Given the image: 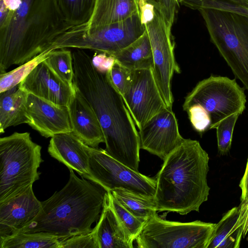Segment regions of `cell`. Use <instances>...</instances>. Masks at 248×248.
Returning <instances> with one entry per match:
<instances>
[{"label": "cell", "instance_id": "obj_35", "mask_svg": "<svg viewBox=\"0 0 248 248\" xmlns=\"http://www.w3.org/2000/svg\"><path fill=\"white\" fill-rule=\"evenodd\" d=\"M162 15L167 25L171 28L179 7L178 0H147Z\"/></svg>", "mask_w": 248, "mask_h": 248}, {"label": "cell", "instance_id": "obj_13", "mask_svg": "<svg viewBox=\"0 0 248 248\" xmlns=\"http://www.w3.org/2000/svg\"><path fill=\"white\" fill-rule=\"evenodd\" d=\"M140 149L163 160L184 139L181 135L177 119L172 108H165L153 116L138 131Z\"/></svg>", "mask_w": 248, "mask_h": 248}, {"label": "cell", "instance_id": "obj_30", "mask_svg": "<svg viewBox=\"0 0 248 248\" xmlns=\"http://www.w3.org/2000/svg\"><path fill=\"white\" fill-rule=\"evenodd\" d=\"M107 195L109 202L119 220L129 235L135 240L145 222L136 217L120 204L110 191H108Z\"/></svg>", "mask_w": 248, "mask_h": 248}, {"label": "cell", "instance_id": "obj_7", "mask_svg": "<svg viewBox=\"0 0 248 248\" xmlns=\"http://www.w3.org/2000/svg\"><path fill=\"white\" fill-rule=\"evenodd\" d=\"M146 27L140 13L120 21L84 28L81 25L70 27L60 35L46 50L73 48L90 49L109 55L121 51L141 36Z\"/></svg>", "mask_w": 248, "mask_h": 248}, {"label": "cell", "instance_id": "obj_40", "mask_svg": "<svg viewBox=\"0 0 248 248\" xmlns=\"http://www.w3.org/2000/svg\"><path fill=\"white\" fill-rule=\"evenodd\" d=\"M4 5L10 11L15 12L21 4V0H0Z\"/></svg>", "mask_w": 248, "mask_h": 248}, {"label": "cell", "instance_id": "obj_11", "mask_svg": "<svg viewBox=\"0 0 248 248\" xmlns=\"http://www.w3.org/2000/svg\"><path fill=\"white\" fill-rule=\"evenodd\" d=\"M145 26L152 47L155 80L167 107L172 108L174 99L171 80L174 73H180V69L174 57L171 28L155 8L154 19Z\"/></svg>", "mask_w": 248, "mask_h": 248}, {"label": "cell", "instance_id": "obj_17", "mask_svg": "<svg viewBox=\"0 0 248 248\" xmlns=\"http://www.w3.org/2000/svg\"><path fill=\"white\" fill-rule=\"evenodd\" d=\"M72 133L86 145L98 148L105 138L98 118L86 99L75 89L68 106Z\"/></svg>", "mask_w": 248, "mask_h": 248}, {"label": "cell", "instance_id": "obj_4", "mask_svg": "<svg viewBox=\"0 0 248 248\" xmlns=\"http://www.w3.org/2000/svg\"><path fill=\"white\" fill-rule=\"evenodd\" d=\"M69 170L66 185L41 202L37 216L16 233L44 232L66 239L92 231V225L99 218L108 191Z\"/></svg>", "mask_w": 248, "mask_h": 248}, {"label": "cell", "instance_id": "obj_12", "mask_svg": "<svg viewBox=\"0 0 248 248\" xmlns=\"http://www.w3.org/2000/svg\"><path fill=\"white\" fill-rule=\"evenodd\" d=\"M123 100L139 129L167 107L155 80L152 67L132 70Z\"/></svg>", "mask_w": 248, "mask_h": 248}, {"label": "cell", "instance_id": "obj_6", "mask_svg": "<svg viewBox=\"0 0 248 248\" xmlns=\"http://www.w3.org/2000/svg\"><path fill=\"white\" fill-rule=\"evenodd\" d=\"M198 11L211 42L248 91V17L213 9Z\"/></svg>", "mask_w": 248, "mask_h": 248}, {"label": "cell", "instance_id": "obj_16", "mask_svg": "<svg viewBox=\"0 0 248 248\" xmlns=\"http://www.w3.org/2000/svg\"><path fill=\"white\" fill-rule=\"evenodd\" d=\"M28 93L55 104L67 106L75 93L71 87L62 79L43 61L19 84Z\"/></svg>", "mask_w": 248, "mask_h": 248}, {"label": "cell", "instance_id": "obj_20", "mask_svg": "<svg viewBox=\"0 0 248 248\" xmlns=\"http://www.w3.org/2000/svg\"><path fill=\"white\" fill-rule=\"evenodd\" d=\"M140 0H96L90 20L79 25L84 28L108 24L140 13Z\"/></svg>", "mask_w": 248, "mask_h": 248}, {"label": "cell", "instance_id": "obj_29", "mask_svg": "<svg viewBox=\"0 0 248 248\" xmlns=\"http://www.w3.org/2000/svg\"><path fill=\"white\" fill-rule=\"evenodd\" d=\"M182 5L194 10L209 9L248 17V7L229 0H182Z\"/></svg>", "mask_w": 248, "mask_h": 248}, {"label": "cell", "instance_id": "obj_38", "mask_svg": "<svg viewBox=\"0 0 248 248\" xmlns=\"http://www.w3.org/2000/svg\"><path fill=\"white\" fill-rule=\"evenodd\" d=\"M155 6L147 2L140 8V17L141 23L145 25L152 21L155 17Z\"/></svg>", "mask_w": 248, "mask_h": 248}, {"label": "cell", "instance_id": "obj_41", "mask_svg": "<svg viewBox=\"0 0 248 248\" xmlns=\"http://www.w3.org/2000/svg\"><path fill=\"white\" fill-rule=\"evenodd\" d=\"M232 2L248 7V0H229Z\"/></svg>", "mask_w": 248, "mask_h": 248}, {"label": "cell", "instance_id": "obj_9", "mask_svg": "<svg viewBox=\"0 0 248 248\" xmlns=\"http://www.w3.org/2000/svg\"><path fill=\"white\" fill-rule=\"evenodd\" d=\"M246 101L244 89L235 79L212 75L197 84L185 97L183 108L186 111L193 104L201 105L210 117L211 129L228 116L241 114Z\"/></svg>", "mask_w": 248, "mask_h": 248}, {"label": "cell", "instance_id": "obj_34", "mask_svg": "<svg viewBox=\"0 0 248 248\" xmlns=\"http://www.w3.org/2000/svg\"><path fill=\"white\" fill-rule=\"evenodd\" d=\"M131 70L122 66L116 61L111 68L108 71L109 78L122 96L124 93L128 85Z\"/></svg>", "mask_w": 248, "mask_h": 248}, {"label": "cell", "instance_id": "obj_1", "mask_svg": "<svg viewBox=\"0 0 248 248\" xmlns=\"http://www.w3.org/2000/svg\"><path fill=\"white\" fill-rule=\"evenodd\" d=\"M74 88L95 113L105 138L106 153L136 171L140 162V138L123 97L108 71H99L83 49L72 52Z\"/></svg>", "mask_w": 248, "mask_h": 248}, {"label": "cell", "instance_id": "obj_24", "mask_svg": "<svg viewBox=\"0 0 248 248\" xmlns=\"http://www.w3.org/2000/svg\"><path fill=\"white\" fill-rule=\"evenodd\" d=\"M63 239L44 232H18L0 240V248H61Z\"/></svg>", "mask_w": 248, "mask_h": 248}, {"label": "cell", "instance_id": "obj_22", "mask_svg": "<svg viewBox=\"0 0 248 248\" xmlns=\"http://www.w3.org/2000/svg\"><path fill=\"white\" fill-rule=\"evenodd\" d=\"M239 206L228 211L216 225L206 248H238L243 230L236 224L239 216Z\"/></svg>", "mask_w": 248, "mask_h": 248}, {"label": "cell", "instance_id": "obj_28", "mask_svg": "<svg viewBox=\"0 0 248 248\" xmlns=\"http://www.w3.org/2000/svg\"><path fill=\"white\" fill-rule=\"evenodd\" d=\"M48 51H44L31 60L8 72L0 74V93L19 84L47 57Z\"/></svg>", "mask_w": 248, "mask_h": 248}, {"label": "cell", "instance_id": "obj_37", "mask_svg": "<svg viewBox=\"0 0 248 248\" xmlns=\"http://www.w3.org/2000/svg\"><path fill=\"white\" fill-rule=\"evenodd\" d=\"M239 206L240 213L236 226L243 229V237H245L248 231V199L242 201Z\"/></svg>", "mask_w": 248, "mask_h": 248}, {"label": "cell", "instance_id": "obj_31", "mask_svg": "<svg viewBox=\"0 0 248 248\" xmlns=\"http://www.w3.org/2000/svg\"><path fill=\"white\" fill-rule=\"evenodd\" d=\"M239 113L232 114L221 120L215 126L217 148L221 155L227 154L231 149L233 129Z\"/></svg>", "mask_w": 248, "mask_h": 248}, {"label": "cell", "instance_id": "obj_43", "mask_svg": "<svg viewBox=\"0 0 248 248\" xmlns=\"http://www.w3.org/2000/svg\"></svg>", "mask_w": 248, "mask_h": 248}, {"label": "cell", "instance_id": "obj_5", "mask_svg": "<svg viewBox=\"0 0 248 248\" xmlns=\"http://www.w3.org/2000/svg\"><path fill=\"white\" fill-rule=\"evenodd\" d=\"M41 149L29 132L0 138V202L25 191L39 179Z\"/></svg>", "mask_w": 248, "mask_h": 248}, {"label": "cell", "instance_id": "obj_19", "mask_svg": "<svg viewBox=\"0 0 248 248\" xmlns=\"http://www.w3.org/2000/svg\"><path fill=\"white\" fill-rule=\"evenodd\" d=\"M98 248H132L135 240L124 228L106 194L103 210L93 229Z\"/></svg>", "mask_w": 248, "mask_h": 248}, {"label": "cell", "instance_id": "obj_14", "mask_svg": "<svg viewBox=\"0 0 248 248\" xmlns=\"http://www.w3.org/2000/svg\"><path fill=\"white\" fill-rule=\"evenodd\" d=\"M26 108L29 124L46 138L72 132L67 106H62L28 93Z\"/></svg>", "mask_w": 248, "mask_h": 248}, {"label": "cell", "instance_id": "obj_32", "mask_svg": "<svg viewBox=\"0 0 248 248\" xmlns=\"http://www.w3.org/2000/svg\"><path fill=\"white\" fill-rule=\"evenodd\" d=\"M194 129L200 134L210 129L211 118L205 109L200 104H195L186 110Z\"/></svg>", "mask_w": 248, "mask_h": 248}, {"label": "cell", "instance_id": "obj_27", "mask_svg": "<svg viewBox=\"0 0 248 248\" xmlns=\"http://www.w3.org/2000/svg\"><path fill=\"white\" fill-rule=\"evenodd\" d=\"M44 61L61 79L74 88L73 58L70 50L60 48L49 51Z\"/></svg>", "mask_w": 248, "mask_h": 248}, {"label": "cell", "instance_id": "obj_18", "mask_svg": "<svg viewBox=\"0 0 248 248\" xmlns=\"http://www.w3.org/2000/svg\"><path fill=\"white\" fill-rule=\"evenodd\" d=\"M85 146L73 133H63L51 137L47 151L52 157L87 179L89 176V155Z\"/></svg>", "mask_w": 248, "mask_h": 248}, {"label": "cell", "instance_id": "obj_36", "mask_svg": "<svg viewBox=\"0 0 248 248\" xmlns=\"http://www.w3.org/2000/svg\"><path fill=\"white\" fill-rule=\"evenodd\" d=\"M96 68L103 73H107L116 62L115 58L105 53H95L92 58Z\"/></svg>", "mask_w": 248, "mask_h": 248}, {"label": "cell", "instance_id": "obj_10", "mask_svg": "<svg viewBox=\"0 0 248 248\" xmlns=\"http://www.w3.org/2000/svg\"><path fill=\"white\" fill-rule=\"evenodd\" d=\"M89 155V176L87 178L108 191L123 188L138 195L154 198L155 180L131 169L105 151L86 144Z\"/></svg>", "mask_w": 248, "mask_h": 248}, {"label": "cell", "instance_id": "obj_42", "mask_svg": "<svg viewBox=\"0 0 248 248\" xmlns=\"http://www.w3.org/2000/svg\"><path fill=\"white\" fill-rule=\"evenodd\" d=\"M182 0H178V2H179V3H180V2H181Z\"/></svg>", "mask_w": 248, "mask_h": 248}, {"label": "cell", "instance_id": "obj_8", "mask_svg": "<svg viewBox=\"0 0 248 248\" xmlns=\"http://www.w3.org/2000/svg\"><path fill=\"white\" fill-rule=\"evenodd\" d=\"M216 225L169 221L157 214L145 223L135 240L139 248H206Z\"/></svg>", "mask_w": 248, "mask_h": 248}, {"label": "cell", "instance_id": "obj_39", "mask_svg": "<svg viewBox=\"0 0 248 248\" xmlns=\"http://www.w3.org/2000/svg\"><path fill=\"white\" fill-rule=\"evenodd\" d=\"M242 194L241 196V200L244 201L248 199V158L247 160L246 168L245 173L240 181L239 184Z\"/></svg>", "mask_w": 248, "mask_h": 248}, {"label": "cell", "instance_id": "obj_26", "mask_svg": "<svg viewBox=\"0 0 248 248\" xmlns=\"http://www.w3.org/2000/svg\"><path fill=\"white\" fill-rule=\"evenodd\" d=\"M66 23L75 26L87 22L93 13L96 0H57Z\"/></svg>", "mask_w": 248, "mask_h": 248}, {"label": "cell", "instance_id": "obj_33", "mask_svg": "<svg viewBox=\"0 0 248 248\" xmlns=\"http://www.w3.org/2000/svg\"><path fill=\"white\" fill-rule=\"evenodd\" d=\"M61 248H98L93 229L62 240Z\"/></svg>", "mask_w": 248, "mask_h": 248}, {"label": "cell", "instance_id": "obj_25", "mask_svg": "<svg viewBox=\"0 0 248 248\" xmlns=\"http://www.w3.org/2000/svg\"><path fill=\"white\" fill-rule=\"evenodd\" d=\"M110 192L120 204L145 223L157 214L154 198L142 197L121 188Z\"/></svg>", "mask_w": 248, "mask_h": 248}, {"label": "cell", "instance_id": "obj_3", "mask_svg": "<svg viewBox=\"0 0 248 248\" xmlns=\"http://www.w3.org/2000/svg\"><path fill=\"white\" fill-rule=\"evenodd\" d=\"M8 23L0 28V72L42 53L70 26L57 0H21Z\"/></svg>", "mask_w": 248, "mask_h": 248}, {"label": "cell", "instance_id": "obj_21", "mask_svg": "<svg viewBox=\"0 0 248 248\" xmlns=\"http://www.w3.org/2000/svg\"><path fill=\"white\" fill-rule=\"evenodd\" d=\"M28 93L19 84L0 93V133L10 126L29 123L26 103Z\"/></svg>", "mask_w": 248, "mask_h": 248}, {"label": "cell", "instance_id": "obj_23", "mask_svg": "<svg viewBox=\"0 0 248 248\" xmlns=\"http://www.w3.org/2000/svg\"><path fill=\"white\" fill-rule=\"evenodd\" d=\"M111 56L118 63L131 71L152 67V50L146 30L136 41Z\"/></svg>", "mask_w": 248, "mask_h": 248}, {"label": "cell", "instance_id": "obj_2", "mask_svg": "<svg viewBox=\"0 0 248 248\" xmlns=\"http://www.w3.org/2000/svg\"><path fill=\"white\" fill-rule=\"evenodd\" d=\"M209 157L196 140L184 139L163 160L156 175L154 201L157 212L182 215L199 211L208 200Z\"/></svg>", "mask_w": 248, "mask_h": 248}, {"label": "cell", "instance_id": "obj_15", "mask_svg": "<svg viewBox=\"0 0 248 248\" xmlns=\"http://www.w3.org/2000/svg\"><path fill=\"white\" fill-rule=\"evenodd\" d=\"M41 208V202L36 198L32 186L0 202V240L16 233L29 224Z\"/></svg>", "mask_w": 248, "mask_h": 248}]
</instances>
